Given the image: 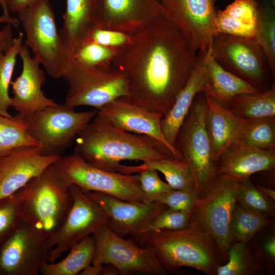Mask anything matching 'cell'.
<instances>
[{
	"mask_svg": "<svg viewBox=\"0 0 275 275\" xmlns=\"http://www.w3.org/2000/svg\"><path fill=\"white\" fill-rule=\"evenodd\" d=\"M197 56L163 15L132 35L112 64L125 75L131 102L164 116L186 84Z\"/></svg>",
	"mask_w": 275,
	"mask_h": 275,
	"instance_id": "1",
	"label": "cell"
},
{
	"mask_svg": "<svg viewBox=\"0 0 275 275\" xmlns=\"http://www.w3.org/2000/svg\"><path fill=\"white\" fill-rule=\"evenodd\" d=\"M75 141L73 152L88 163L109 172H116L123 160L144 162L174 158L155 139L125 131L97 114L77 134Z\"/></svg>",
	"mask_w": 275,
	"mask_h": 275,
	"instance_id": "2",
	"label": "cell"
},
{
	"mask_svg": "<svg viewBox=\"0 0 275 275\" xmlns=\"http://www.w3.org/2000/svg\"><path fill=\"white\" fill-rule=\"evenodd\" d=\"M136 236L167 272L187 267L216 275L218 267L225 263L213 240L191 221L182 229L144 231Z\"/></svg>",
	"mask_w": 275,
	"mask_h": 275,
	"instance_id": "3",
	"label": "cell"
},
{
	"mask_svg": "<svg viewBox=\"0 0 275 275\" xmlns=\"http://www.w3.org/2000/svg\"><path fill=\"white\" fill-rule=\"evenodd\" d=\"M17 14L33 57L49 76L63 77L71 65V56L62 43L50 0H39Z\"/></svg>",
	"mask_w": 275,
	"mask_h": 275,
	"instance_id": "4",
	"label": "cell"
},
{
	"mask_svg": "<svg viewBox=\"0 0 275 275\" xmlns=\"http://www.w3.org/2000/svg\"><path fill=\"white\" fill-rule=\"evenodd\" d=\"M28 184L22 219L43 231L48 238L61 225L72 205L71 184L59 174L54 162Z\"/></svg>",
	"mask_w": 275,
	"mask_h": 275,
	"instance_id": "5",
	"label": "cell"
},
{
	"mask_svg": "<svg viewBox=\"0 0 275 275\" xmlns=\"http://www.w3.org/2000/svg\"><path fill=\"white\" fill-rule=\"evenodd\" d=\"M175 147L191 169L195 190L200 198L217 177V162L205 127L204 94L197 100L195 98L178 133Z\"/></svg>",
	"mask_w": 275,
	"mask_h": 275,
	"instance_id": "6",
	"label": "cell"
},
{
	"mask_svg": "<svg viewBox=\"0 0 275 275\" xmlns=\"http://www.w3.org/2000/svg\"><path fill=\"white\" fill-rule=\"evenodd\" d=\"M63 78L69 86L64 104L74 108L89 106L98 110L118 97H128L125 76L113 64L71 65Z\"/></svg>",
	"mask_w": 275,
	"mask_h": 275,
	"instance_id": "7",
	"label": "cell"
},
{
	"mask_svg": "<svg viewBox=\"0 0 275 275\" xmlns=\"http://www.w3.org/2000/svg\"><path fill=\"white\" fill-rule=\"evenodd\" d=\"M210 53L222 68L264 92L271 86V72L265 55L252 39L216 33Z\"/></svg>",
	"mask_w": 275,
	"mask_h": 275,
	"instance_id": "8",
	"label": "cell"
},
{
	"mask_svg": "<svg viewBox=\"0 0 275 275\" xmlns=\"http://www.w3.org/2000/svg\"><path fill=\"white\" fill-rule=\"evenodd\" d=\"M97 114L96 109L77 112L65 104H58L26 118L31 135L40 145V153L61 155Z\"/></svg>",
	"mask_w": 275,
	"mask_h": 275,
	"instance_id": "9",
	"label": "cell"
},
{
	"mask_svg": "<svg viewBox=\"0 0 275 275\" xmlns=\"http://www.w3.org/2000/svg\"><path fill=\"white\" fill-rule=\"evenodd\" d=\"M59 174L70 184L85 190L99 191L123 200L143 202L139 174H123L95 167L74 152L61 156L55 162Z\"/></svg>",
	"mask_w": 275,
	"mask_h": 275,
	"instance_id": "10",
	"label": "cell"
},
{
	"mask_svg": "<svg viewBox=\"0 0 275 275\" xmlns=\"http://www.w3.org/2000/svg\"><path fill=\"white\" fill-rule=\"evenodd\" d=\"M238 182L217 177L200 197L193 210L191 221L204 230L216 243L225 263L231 244L229 227L237 202Z\"/></svg>",
	"mask_w": 275,
	"mask_h": 275,
	"instance_id": "11",
	"label": "cell"
},
{
	"mask_svg": "<svg viewBox=\"0 0 275 275\" xmlns=\"http://www.w3.org/2000/svg\"><path fill=\"white\" fill-rule=\"evenodd\" d=\"M47 236L23 219L0 244V275H37L48 262Z\"/></svg>",
	"mask_w": 275,
	"mask_h": 275,
	"instance_id": "12",
	"label": "cell"
},
{
	"mask_svg": "<svg viewBox=\"0 0 275 275\" xmlns=\"http://www.w3.org/2000/svg\"><path fill=\"white\" fill-rule=\"evenodd\" d=\"M70 190L72 205L61 225L47 238L49 263L57 261L73 244L92 235L108 220L104 210L81 188L71 184Z\"/></svg>",
	"mask_w": 275,
	"mask_h": 275,
	"instance_id": "13",
	"label": "cell"
},
{
	"mask_svg": "<svg viewBox=\"0 0 275 275\" xmlns=\"http://www.w3.org/2000/svg\"><path fill=\"white\" fill-rule=\"evenodd\" d=\"M164 16L181 33L191 49L204 58L216 33L214 0H160Z\"/></svg>",
	"mask_w": 275,
	"mask_h": 275,
	"instance_id": "14",
	"label": "cell"
},
{
	"mask_svg": "<svg viewBox=\"0 0 275 275\" xmlns=\"http://www.w3.org/2000/svg\"><path fill=\"white\" fill-rule=\"evenodd\" d=\"M95 251L92 264H111L122 274L141 272L151 275H164L167 271L147 248H140L132 241L125 240L104 225L93 234Z\"/></svg>",
	"mask_w": 275,
	"mask_h": 275,
	"instance_id": "15",
	"label": "cell"
},
{
	"mask_svg": "<svg viewBox=\"0 0 275 275\" xmlns=\"http://www.w3.org/2000/svg\"><path fill=\"white\" fill-rule=\"evenodd\" d=\"M163 15L158 0H99L96 27L132 35Z\"/></svg>",
	"mask_w": 275,
	"mask_h": 275,
	"instance_id": "16",
	"label": "cell"
},
{
	"mask_svg": "<svg viewBox=\"0 0 275 275\" xmlns=\"http://www.w3.org/2000/svg\"><path fill=\"white\" fill-rule=\"evenodd\" d=\"M84 190L107 214L106 226L122 238L145 231L155 216L167 207L157 202L127 201L101 192Z\"/></svg>",
	"mask_w": 275,
	"mask_h": 275,
	"instance_id": "17",
	"label": "cell"
},
{
	"mask_svg": "<svg viewBox=\"0 0 275 275\" xmlns=\"http://www.w3.org/2000/svg\"><path fill=\"white\" fill-rule=\"evenodd\" d=\"M97 114L125 131L155 139L170 150L175 159L185 161L183 155L167 142L162 134V114L147 110L122 96L98 109Z\"/></svg>",
	"mask_w": 275,
	"mask_h": 275,
	"instance_id": "18",
	"label": "cell"
},
{
	"mask_svg": "<svg viewBox=\"0 0 275 275\" xmlns=\"http://www.w3.org/2000/svg\"><path fill=\"white\" fill-rule=\"evenodd\" d=\"M61 156L45 155L40 148L27 147L0 157V200L14 194Z\"/></svg>",
	"mask_w": 275,
	"mask_h": 275,
	"instance_id": "19",
	"label": "cell"
},
{
	"mask_svg": "<svg viewBox=\"0 0 275 275\" xmlns=\"http://www.w3.org/2000/svg\"><path fill=\"white\" fill-rule=\"evenodd\" d=\"M19 56L22 64L20 75L11 82L13 96L10 106L21 116L29 118L36 112L58 104L42 91L45 77L40 64L31 56L26 45H21Z\"/></svg>",
	"mask_w": 275,
	"mask_h": 275,
	"instance_id": "20",
	"label": "cell"
},
{
	"mask_svg": "<svg viewBox=\"0 0 275 275\" xmlns=\"http://www.w3.org/2000/svg\"><path fill=\"white\" fill-rule=\"evenodd\" d=\"M275 168V150L260 149L238 138L226 150L217 164V177L240 182L253 174Z\"/></svg>",
	"mask_w": 275,
	"mask_h": 275,
	"instance_id": "21",
	"label": "cell"
},
{
	"mask_svg": "<svg viewBox=\"0 0 275 275\" xmlns=\"http://www.w3.org/2000/svg\"><path fill=\"white\" fill-rule=\"evenodd\" d=\"M204 98L205 127L213 156L217 162L238 138L243 126L249 120L238 117L230 109L205 94Z\"/></svg>",
	"mask_w": 275,
	"mask_h": 275,
	"instance_id": "22",
	"label": "cell"
},
{
	"mask_svg": "<svg viewBox=\"0 0 275 275\" xmlns=\"http://www.w3.org/2000/svg\"><path fill=\"white\" fill-rule=\"evenodd\" d=\"M206 82L205 64L203 58L198 56L186 84L177 96L169 112L161 120L162 134L172 147L175 148L180 128L197 95L205 91Z\"/></svg>",
	"mask_w": 275,
	"mask_h": 275,
	"instance_id": "23",
	"label": "cell"
},
{
	"mask_svg": "<svg viewBox=\"0 0 275 275\" xmlns=\"http://www.w3.org/2000/svg\"><path fill=\"white\" fill-rule=\"evenodd\" d=\"M99 0H66L63 24L59 30L62 43L71 55L87 41L90 32L96 27Z\"/></svg>",
	"mask_w": 275,
	"mask_h": 275,
	"instance_id": "24",
	"label": "cell"
},
{
	"mask_svg": "<svg viewBox=\"0 0 275 275\" xmlns=\"http://www.w3.org/2000/svg\"><path fill=\"white\" fill-rule=\"evenodd\" d=\"M259 0H234L223 10H217L216 33L255 39Z\"/></svg>",
	"mask_w": 275,
	"mask_h": 275,
	"instance_id": "25",
	"label": "cell"
},
{
	"mask_svg": "<svg viewBox=\"0 0 275 275\" xmlns=\"http://www.w3.org/2000/svg\"><path fill=\"white\" fill-rule=\"evenodd\" d=\"M211 48V47H210ZM207 82L203 93L225 106L240 94H256L261 92L218 64L210 53V48L203 58Z\"/></svg>",
	"mask_w": 275,
	"mask_h": 275,
	"instance_id": "26",
	"label": "cell"
},
{
	"mask_svg": "<svg viewBox=\"0 0 275 275\" xmlns=\"http://www.w3.org/2000/svg\"><path fill=\"white\" fill-rule=\"evenodd\" d=\"M146 169L154 170L161 173L168 184L174 189H195V179L189 164L185 161L172 157L149 160L136 166H126L120 164L117 172L131 175Z\"/></svg>",
	"mask_w": 275,
	"mask_h": 275,
	"instance_id": "27",
	"label": "cell"
},
{
	"mask_svg": "<svg viewBox=\"0 0 275 275\" xmlns=\"http://www.w3.org/2000/svg\"><path fill=\"white\" fill-rule=\"evenodd\" d=\"M96 245L92 235L88 236L73 244L68 254L60 261L46 263L41 269L42 275H76L91 264Z\"/></svg>",
	"mask_w": 275,
	"mask_h": 275,
	"instance_id": "28",
	"label": "cell"
},
{
	"mask_svg": "<svg viewBox=\"0 0 275 275\" xmlns=\"http://www.w3.org/2000/svg\"><path fill=\"white\" fill-rule=\"evenodd\" d=\"M229 105L238 117L249 121L275 117V85L256 94L235 96Z\"/></svg>",
	"mask_w": 275,
	"mask_h": 275,
	"instance_id": "29",
	"label": "cell"
},
{
	"mask_svg": "<svg viewBox=\"0 0 275 275\" xmlns=\"http://www.w3.org/2000/svg\"><path fill=\"white\" fill-rule=\"evenodd\" d=\"M27 147H41L30 133L27 118L18 113L10 117L0 114V157Z\"/></svg>",
	"mask_w": 275,
	"mask_h": 275,
	"instance_id": "30",
	"label": "cell"
},
{
	"mask_svg": "<svg viewBox=\"0 0 275 275\" xmlns=\"http://www.w3.org/2000/svg\"><path fill=\"white\" fill-rule=\"evenodd\" d=\"M273 223L268 215L248 210L236 202L229 227L231 243L249 242L257 233L270 227Z\"/></svg>",
	"mask_w": 275,
	"mask_h": 275,
	"instance_id": "31",
	"label": "cell"
},
{
	"mask_svg": "<svg viewBox=\"0 0 275 275\" xmlns=\"http://www.w3.org/2000/svg\"><path fill=\"white\" fill-rule=\"evenodd\" d=\"M263 266L249 242L231 243L227 261L219 266L216 275H256Z\"/></svg>",
	"mask_w": 275,
	"mask_h": 275,
	"instance_id": "32",
	"label": "cell"
},
{
	"mask_svg": "<svg viewBox=\"0 0 275 275\" xmlns=\"http://www.w3.org/2000/svg\"><path fill=\"white\" fill-rule=\"evenodd\" d=\"M275 7L259 0L257 33L255 40L266 58L272 79L275 75Z\"/></svg>",
	"mask_w": 275,
	"mask_h": 275,
	"instance_id": "33",
	"label": "cell"
},
{
	"mask_svg": "<svg viewBox=\"0 0 275 275\" xmlns=\"http://www.w3.org/2000/svg\"><path fill=\"white\" fill-rule=\"evenodd\" d=\"M29 192L28 183L14 194L0 200V244L12 233L21 221L23 205Z\"/></svg>",
	"mask_w": 275,
	"mask_h": 275,
	"instance_id": "34",
	"label": "cell"
},
{
	"mask_svg": "<svg viewBox=\"0 0 275 275\" xmlns=\"http://www.w3.org/2000/svg\"><path fill=\"white\" fill-rule=\"evenodd\" d=\"M238 139L260 149L274 150L275 117L248 121L241 129Z\"/></svg>",
	"mask_w": 275,
	"mask_h": 275,
	"instance_id": "35",
	"label": "cell"
},
{
	"mask_svg": "<svg viewBox=\"0 0 275 275\" xmlns=\"http://www.w3.org/2000/svg\"><path fill=\"white\" fill-rule=\"evenodd\" d=\"M23 37V34L20 33L6 52H0V114L5 117L11 116L8 112L11 102L8 90Z\"/></svg>",
	"mask_w": 275,
	"mask_h": 275,
	"instance_id": "36",
	"label": "cell"
},
{
	"mask_svg": "<svg viewBox=\"0 0 275 275\" xmlns=\"http://www.w3.org/2000/svg\"><path fill=\"white\" fill-rule=\"evenodd\" d=\"M237 203L251 211L274 217V201L265 195L250 178L238 183Z\"/></svg>",
	"mask_w": 275,
	"mask_h": 275,
	"instance_id": "37",
	"label": "cell"
},
{
	"mask_svg": "<svg viewBox=\"0 0 275 275\" xmlns=\"http://www.w3.org/2000/svg\"><path fill=\"white\" fill-rule=\"evenodd\" d=\"M117 49L88 41L71 54V65L94 67L112 64Z\"/></svg>",
	"mask_w": 275,
	"mask_h": 275,
	"instance_id": "38",
	"label": "cell"
},
{
	"mask_svg": "<svg viewBox=\"0 0 275 275\" xmlns=\"http://www.w3.org/2000/svg\"><path fill=\"white\" fill-rule=\"evenodd\" d=\"M192 211L174 210L167 207L155 216L145 231L184 228L191 221Z\"/></svg>",
	"mask_w": 275,
	"mask_h": 275,
	"instance_id": "39",
	"label": "cell"
},
{
	"mask_svg": "<svg viewBox=\"0 0 275 275\" xmlns=\"http://www.w3.org/2000/svg\"><path fill=\"white\" fill-rule=\"evenodd\" d=\"M200 197L195 189H173L157 196V202L174 210H193L197 205Z\"/></svg>",
	"mask_w": 275,
	"mask_h": 275,
	"instance_id": "40",
	"label": "cell"
},
{
	"mask_svg": "<svg viewBox=\"0 0 275 275\" xmlns=\"http://www.w3.org/2000/svg\"><path fill=\"white\" fill-rule=\"evenodd\" d=\"M138 174L144 193V203L154 202L155 199L159 195L174 189L168 183L160 179L155 170L146 169Z\"/></svg>",
	"mask_w": 275,
	"mask_h": 275,
	"instance_id": "41",
	"label": "cell"
},
{
	"mask_svg": "<svg viewBox=\"0 0 275 275\" xmlns=\"http://www.w3.org/2000/svg\"><path fill=\"white\" fill-rule=\"evenodd\" d=\"M131 36L122 32L95 27L90 32L87 41H92L117 50L127 44Z\"/></svg>",
	"mask_w": 275,
	"mask_h": 275,
	"instance_id": "42",
	"label": "cell"
},
{
	"mask_svg": "<svg viewBox=\"0 0 275 275\" xmlns=\"http://www.w3.org/2000/svg\"><path fill=\"white\" fill-rule=\"evenodd\" d=\"M252 249L261 261L264 269L271 272L275 266V235L271 233L266 236L260 244L255 243Z\"/></svg>",
	"mask_w": 275,
	"mask_h": 275,
	"instance_id": "43",
	"label": "cell"
},
{
	"mask_svg": "<svg viewBox=\"0 0 275 275\" xmlns=\"http://www.w3.org/2000/svg\"><path fill=\"white\" fill-rule=\"evenodd\" d=\"M13 26L6 24L0 29V52H6L13 44L14 38L12 33Z\"/></svg>",
	"mask_w": 275,
	"mask_h": 275,
	"instance_id": "44",
	"label": "cell"
},
{
	"mask_svg": "<svg viewBox=\"0 0 275 275\" xmlns=\"http://www.w3.org/2000/svg\"><path fill=\"white\" fill-rule=\"evenodd\" d=\"M39 0H5L8 11L17 13L21 10L29 7Z\"/></svg>",
	"mask_w": 275,
	"mask_h": 275,
	"instance_id": "45",
	"label": "cell"
},
{
	"mask_svg": "<svg viewBox=\"0 0 275 275\" xmlns=\"http://www.w3.org/2000/svg\"><path fill=\"white\" fill-rule=\"evenodd\" d=\"M103 265L91 264L84 269L80 275H100L102 274Z\"/></svg>",
	"mask_w": 275,
	"mask_h": 275,
	"instance_id": "46",
	"label": "cell"
},
{
	"mask_svg": "<svg viewBox=\"0 0 275 275\" xmlns=\"http://www.w3.org/2000/svg\"><path fill=\"white\" fill-rule=\"evenodd\" d=\"M2 23L10 24L14 27H17L20 24L18 18L7 16L4 14L0 16V24Z\"/></svg>",
	"mask_w": 275,
	"mask_h": 275,
	"instance_id": "47",
	"label": "cell"
},
{
	"mask_svg": "<svg viewBox=\"0 0 275 275\" xmlns=\"http://www.w3.org/2000/svg\"><path fill=\"white\" fill-rule=\"evenodd\" d=\"M102 275H119L122 274L119 269L116 266L111 264H106L103 267Z\"/></svg>",
	"mask_w": 275,
	"mask_h": 275,
	"instance_id": "48",
	"label": "cell"
},
{
	"mask_svg": "<svg viewBox=\"0 0 275 275\" xmlns=\"http://www.w3.org/2000/svg\"><path fill=\"white\" fill-rule=\"evenodd\" d=\"M257 188L265 195L273 200H275V191L269 187H264L256 185Z\"/></svg>",
	"mask_w": 275,
	"mask_h": 275,
	"instance_id": "49",
	"label": "cell"
},
{
	"mask_svg": "<svg viewBox=\"0 0 275 275\" xmlns=\"http://www.w3.org/2000/svg\"><path fill=\"white\" fill-rule=\"evenodd\" d=\"M0 5L2 8V9L3 10L4 14L6 15L7 16H10V13L8 11L5 0H0Z\"/></svg>",
	"mask_w": 275,
	"mask_h": 275,
	"instance_id": "50",
	"label": "cell"
},
{
	"mask_svg": "<svg viewBox=\"0 0 275 275\" xmlns=\"http://www.w3.org/2000/svg\"><path fill=\"white\" fill-rule=\"evenodd\" d=\"M269 2L273 7H275V0H264Z\"/></svg>",
	"mask_w": 275,
	"mask_h": 275,
	"instance_id": "51",
	"label": "cell"
},
{
	"mask_svg": "<svg viewBox=\"0 0 275 275\" xmlns=\"http://www.w3.org/2000/svg\"><path fill=\"white\" fill-rule=\"evenodd\" d=\"M159 2L160 1V0H158Z\"/></svg>",
	"mask_w": 275,
	"mask_h": 275,
	"instance_id": "52",
	"label": "cell"
}]
</instances>
